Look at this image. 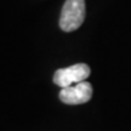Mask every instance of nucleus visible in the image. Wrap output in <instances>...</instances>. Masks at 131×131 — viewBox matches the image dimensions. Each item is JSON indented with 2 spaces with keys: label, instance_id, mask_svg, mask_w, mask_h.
<instances>
[{
  "label": "nucleus",
  "instance_id": "1",
  "mask_svg": "<svg viewBox=\"0 0 131 131\" xmlns=\"http://www.w3.org/2000/svg\"><path fill=\"white\" fill-rule=\"evenodd\" d=\"M85 19V0H66L60 17V27L63 32H73L80 28Z\"/></svg>",
  "mask_w": 131,
  "mask_h": 131
},
{
  "label": "nucleus",
  "instance_id": "3",
  "mask_svg": "<svg viewBox=\"0 0 131 131\" xmlns=\"http://www.w3.org/2000/svg\"><path fill=\"white\" fill-rule=\"evenodd\" d=\"M91 96L92 86L86 80L63 88L60 92V100L66 104H83L89 102Z\"/></svg>",
  "mask_w": 131,
  "mask_h": 131
},
{
  "label": "nucleus",
  "instance_id": "2",
  "mask_svg": "<svg viewBox=\"0 0 131 131\" xmlns=\"http://www.w3.org/2000/svg\"><path fill=\"white\" fill-rule=\"evenodd\" d=\"M90 75V67L85 63H77L68 67L57 69L53 74V83L60 88H67L80 81H85Z\"/></svg>",
  "mask_w": 131,
  "mask_h": 131
}]
</instances>
